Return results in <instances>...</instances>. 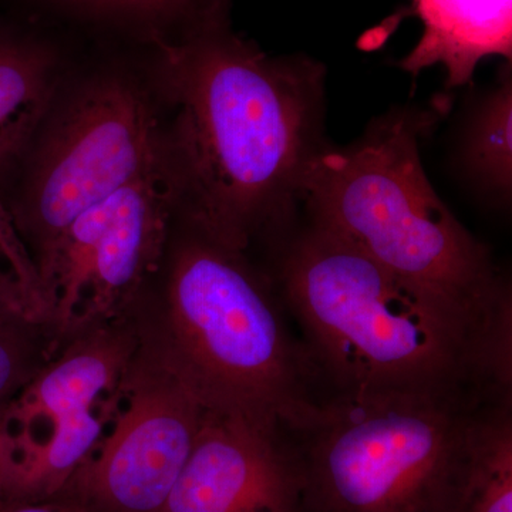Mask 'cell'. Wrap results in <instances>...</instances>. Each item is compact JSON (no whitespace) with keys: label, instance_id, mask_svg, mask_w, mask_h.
I'll list each match as a JSON object with an SVG mask.
<instances>
[{"label":"cell","instance_id":"obj_14","mask_svg":"<svg viewBox=\"0 0 512 512\" xmlns=\"http://www.w3.org/2000/svg\"><path fill=\"white\" fill-rule=\"evenodd\" d=\"M467 163L481 185L501 201L512 187V77L500 83L478 111L467 144Z\"/></svg>","mask_w":512,"mask_h":512},{"label":"cell","instance_id":"obj_9","mask_svg":"<svg viewBox=\"0 0 512 512\" xmlns=\"http://www.w3.org/2000/svg\"><path fill=\"white\" fill-rule=\"evenodd\" d=\"M282 430L205 413L163 512H301L298 454Z\"/></svg>","mask_w":512,"mask_h":512},{"label":"cell","instance_id":"obj_15","mask_svg":"<svg viewBox=\"0 0 512 512\" xmlns=\"http://www.w3.org/2000/svg\"><path fill=\"white\" fill-rule=\"evenodd\" d=\"M0 256L8 262L10 272L23 292L32 301L42 302L35 265L16 231L12 215L5 210L2 202H0Z\"/></svg>","mask_w":512,"mask_h":512},{"label":"cell","instance_id":"obj_7","mask_svg":"<svg viewBox=\"0 0 512 512\" xmlns=\"http://www.w3.org/2000/svg\"><path fill=\"white\" fill-rule=\"evenodd\" d=\"M178 194L161 164L80 215L37 262L43 303L63 333L119 315L136 296L163 254Z\"/></svg>","mask_w":512,"mask_h":512},{"label":"cell","instance_id":"obj_8","mask_svg":"<svg viewBox=\"0 0 512 512\" xmlns=\"http://www.w3.org/2000/svg\"><path fill=\"white\" fill-rule=\"evenodd\" d=\"M116 393L124 407L113 430L45 501L72 512H163L207 412L137 343Z\"/></svg>","mask_w":512,"mask_h":512},{"label":"cell","instance_id":"obj_3","mask_svg":"<svg viewBox=\"0 0 512 512\" xmlns=\"http://www.w3.org/2000/svg\"><path fill=\"white\" fill-rule=\"evenodd\" d=\"M120 313L137 349L205 412L285 429L312 402L301 359L244 252L194 225L178 239L170 229L157 268Z\"/></svg>","mask_w":512,"mask_h":512},{"label":"cell","instance_id":"obj_12","mask_svg":"<svg viewBox=\"0 0 512 512\" xmlns=\"http://www.w3.org/2000/svg\"><path fill=\"white\" fill-rule=\"evenodd\" d=\"M52 64L33 47L0 40V175L22 156L52 97Z\"/></svg>","mask_w":512,"mask_h":512},{"label":"cell","instance_id":"obj_17","mask_svg":"<svg viewBox=\"0 0 512 512\" xmlns=\"http://www.w3.org/2000/svg\"><path fill=\"white\" fill-rule=\"evenodd\" d=\"M16 458H18V444L15 436L10 433L8 421L0 417V468H5L10 473Z\"/></svg>","mask_w":512,"mask_h":512},{"label":"cell","instance_id":"obj_4","mask_svg":"<svg viewBox=\"0 0 512 512\" xmlns=\"http://www.w3.org/2000/svg\"><path fill=\"white\" fill-rule=\"evenodd\" d=\"M426 124L396 117L357 146L319 150L303 168L299 198L313 227L493 332L512 323L510 286L431 185L419 144Z\"/></svg>","mask_w":512,"mask_h":512},{"label":"cell","instance_id":"obj_6","mask_svg":"<svg viewBox=\"0 0 512 512\" xmlns=\"http://www.w3.org/2000/svg\"><path fill=\"white\" fill-rule=\"evenodd\" d=\"M49 136L25 200L10 214L35 269L80 215L164 164L150 106L119 79L83 90Z\"/></svg>","mask_w":512,"mask_h":512},{"label":"cell","instance_id":"obj_11","mask_svg":"<svg viewBox=\"0 0 512 512\" xmlns=\"http://www.w3.org/2000/svg\"><path fill=\"white\" fill-rule=\"evenodd\" d=\"M63 339L52 316L0 271V417L39 375Z\"/></svg>","mask_w":512,"mask_h":512},{"label":"cell","instance_id":"obj_10","mask_svg":"<svg viewBox=\"0 0 512 512\" xmlns=\"http://www.w3.org/2000/svg\"><path fill=\"white\" fill-rule=\"evenodd\" d=\"M423 25L419 43L400 63L419 74L444 67L447 86H466L478 63L491 56L511 59L512 0H413Z\"/></svg>","mask_w":512,"mask_h":512},{"label":"cell","instance_id":"obj_18","mask_svg":"<svg viewBox=\"0 0 512 512\" xmlns=\"http://www.w3.org/2000/svg\"><path fill=\"white\" fill-rule=\"evenodd\" d=\"M0 512H72L50 501H37V503H6Z\"/></svg>","mask_w":512,"mask_h":512},{"label":"cell","instance_id":"obj_13","mask_svg":"<svg viewBox=\"0 0 512 512\" xmlns=\"http://www.w3.org/2000/svg\"><path fill=\"white\" fill-rule=\"evenodd\" d=\"M454 512H512L511 400H491L478 410Z\"/></svg>","mask_w":512,"mask_h":512},{"label":"cell","instance_id":"obj_1","mask_svg":"<svg viewBox=\"0 0 512 512\" xmlns=\"http://www.w3.org/2000/svg\"><path fill=\"white\" fill-rule=\"evenodd\" d=\"M163 50L174 175L188 221L245 252L288 214L303 168L319 151L323 67L265 55L218 19Z\"/></svg>","mask_w":512,"mask_h":512},{"label":"cell","instance_id":"obj_5","mask_svg":"<svg viewBox=\"0 0 512 512\" xmlns=\"http://www.w3.org/2000/svg\"><path fill=\"white\" fill-rule=\"evenodd\" d=\"M476 392L339 393L288 426L301 512H454L466 480Z\"/></svg>","mask_w":512,"mask_h":512},{"label":"cell","instance_id":"obj_2","mask_svg":"<svg viewBox=\"0 0 512 512\" xmlns=\"http://www.w3.org/2000/svg\"><path fill=\"white\" fill-rule=\"evenodd\" d=\"M281 279L339 393L512 389V326L480 328L322 229L293 242Z\"/></svg>","mask_w":512,"mask_h":512},{"label":"cell","instance_id":"obj_16","mask_svg":"<svg viewBox=\"0 0 512 512\" xmlns=\"http://www.w3.org/2000/svg\"><path fill=\"white\" fill-rule=\"evenodd\" d=\"M94 6L103 8L127 9V10H156L174 8L187 0H82Z\"/></svg>","mask_w":512,"mask_h":512}]
</instances>
